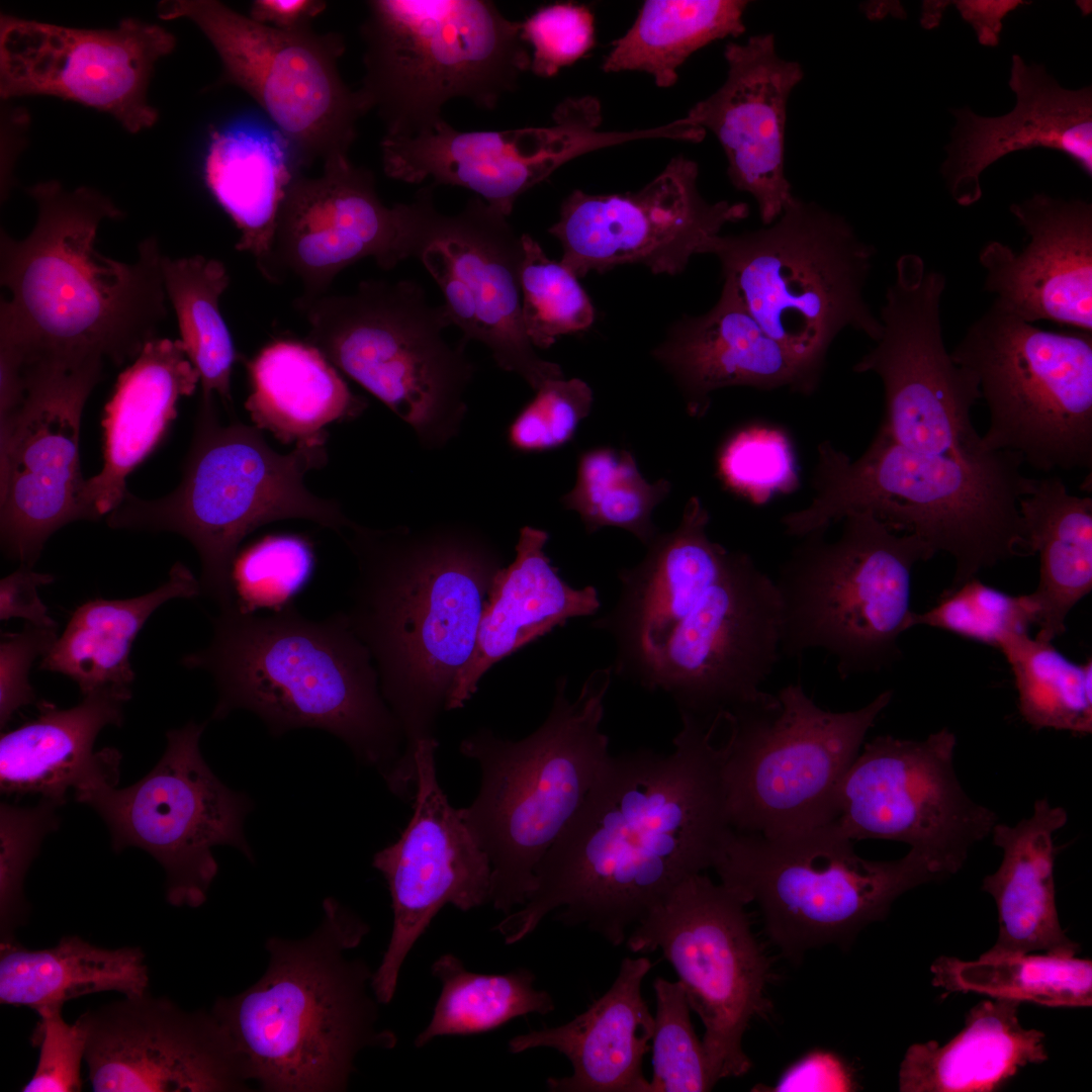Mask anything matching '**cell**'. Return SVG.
I'll use <instances>...</instances> for the list:
<instances>
[{
	"label": "cell",
	"mask_w": 1092,
	"mask_h": 1092,
	"mask_svg": "<svg viewBox=\"0 0 1092 1092\" xmlns=\"http://www.w3.org/2000/svg\"><path fill=\"white\" fill-rule=\"evenodd\" d=\"M679 714L671 753L610 756L538 864L527 902L493 927L507 944L558 910L557 921L618 946L679 882L713 867L732 829L716 738L723 719Z\"/></svg>",
	"instance_id": "cell-1"
},
{
	"label": "cell",
	"mask_w": 1092,
	"mask_h": 1092,
	"mask_svg": "<svg viewBox=\"0 0 1092 1092\" xmlns=\"http://www.w3.org/2000/svg\"><path fill=\"white\" fill-rule=\"evenodd\" d=\"M709 523L692 496L677 527L619 571L617 603L593 622L614 640L613 674L702 718L769 702L762 684L782 655L775 579L710 539Z\"/></svg>",
	"instance_id": "cell-2"
},
{
	"label": "cell",
	"mask_w": 1092,
	"mask_h": 1092,
	"mask_svg": "<svg viewBox=\"0 0 1092 1092\" xmlns=\"http://www.w3.org/2000/svg\"><path fill=\"white\" fill-rule=\"evenodd\" d=\"M343 540L357 573L343 612L369 650L403 735L392 782H416L415 753L434 739L452 685L471 658L504 556L474 526L375 529L352 522Z\"/></svg>",
	"instance_id": "cell-3"
},
{
	"label": "cell",
	"mask_w": 1092,
	"mask_h": 1092,
	"mask_svg": "<svg viewBox=\"0 0 1092 1092\" xmlns=\"http://www.w3.org/2000/svg\"><path fill=\"white\" fill-rule=\"evenodd\" d=\"M32 231L22 240L1 232L0 348L20 363L98 361L121 365L156 339L168 299L156 238L127 263L100 254L99 224L122 212L89 187L57 181L33 185Z\"/></svg>",
	"instance_id": "cell-4"
},
{
	"label": "cell",
	"mask_w": 1092,
	"mask_h": 1092,
	"mask_svg": "<svg viewBox=\"0 0 1092 1092\" xmlns=\"http://www.w3.org/2000/svg\"><path fill=\"white\" fill-rule=\"evenodd\" d=\"M308 936H271L269 964L250 988L216 999L211 1012L239 1055L249 1082L268 1092H334L348 1087L366 1048L390 1050L396 1034L378 1027L379 1003L358 947L369 926L327 898Z\"/></svg>",
	"instance_id": "cell-5"
},
{
	"label": "cell",
	"mask_w": 1092,
	"mask_h": 1092,
	"mask_svg": "<svg viewBox=\"0 0 1092 1092\" xmlns=\"http://www.w3.org/2000/svg\"><path fill=\"white\" fill-rule=\"evenodd\" d=\"M212 626L208 645L181 662L213 678V719L243 709L273 735L326 730L383 778L395 766L401 728L382 697L369 650L343 612L315 621L293 604L265 617L231 605L219 609Z\"/></svg>",
	"instance_id": "cell-6"
},
{
	"label": "cell",
	"mask_w": 1092,
	"mask_h": 1092,
	"mask_svg": "<svg viewBox=\"0 0 1092 1092\" xmlns=\"http://www.w3.org/2000/svg\"><path fill=\"white\" fill-rule=\"evenodd\" d=\"M1018 453L930 455L897 444L879 428L857 458L831 442L818 445L810 503L786 514L785 532L827 530L852 513L872 514L890 529L918 536L935 555L954 559L950 588L980 570L1029 556L1018 502L1035 478Z\"/></svg>",
	"instance_id": "cell-7"
},
{
	"label": "cell",
	"mask_w": 1092,
	"mask_h": 1092,
	"mask_svg": "<svg viewBox=\"0 0 1092 1092\" xmlns=\"http://www.w3.org/2000/svg\"><path fill=\"white\" fill-rule=\"evenodd\" d=\"M612 675V665L592 671L574 700L559 677L546 719L523 739L482 728L460 743L481 771L479 792L460 814L489 858V902L505 915L527 902L538 864L611 756L601 724Z\"/></svg>",
	"instance_id": "cell-8"
},
{
	"label": "cell",
	"mask_w": 1092,
	"mask_h": 1092,
	"mask_svg": "<svg viewBox=\"0 0 1092 1092\" xmlns=\"http://www.w3.org/2000/svg\"><path fill=\"white\" fill-rule=\"evenodd\" d=\"M328 462L326 443L296 444L281 454L260 429L239 421L222 425L215 399H200L195 431L179 485L157 499L128 490L108 514L113 529L172 532L186 538L201 563V594L218 609L234 603L232 573L239 546L261 526L303 519L342 536L353 521L338 502L304 483Z\"/></svg>",
	"instance_id": "cell-9"
},
{
	"label": "cell",
	"mask_w": 1092,
	"mask_h": 1092,
	"mask_svg": "<svg viewBox=\"0 0 1092 1092\" xmlns=\"http://www.w3.org/2000/svg\"><path fill=\"white\" fill-rule=\"evenodd\" d=\"M360 32L358 92L385 136L412 138L444 120V104L466 98L492 109L530 69L522 22L484 0H371Z\"/></svg>",
	"instance_id": "cell-10"
},
{
	"label": "cell",
	"mask_w": 1092,
	"mask_h": 1092,
	"mask_svg": "<svg viewBox=\"0 0 1092 1092\" xmlns=\"http://www.w3.org/2000/svg\"><path fill=\"white\" fill-rule=\"evenodd\" d=\"M700 254L716 256L723 284L763 331L816 379L845 329L876 342L882 324L864 299L876 254L841 215L793 196L756 231L716 235Z\"/></svg>",
	"instance_id": "cell-11"
},
{
	"label": "cell",
	"mask_w": 1092,
	"mask_h": 1092,
	"mask_svg": "<svg viewBox=\"0 0 1092 1092\" xmlns=\"http://www.w3.org/2000/svg\"><path fill=\"white\" fill-rule=\"evenodd\" d=\"M841 522L835 540H826L825 530L800 537L775 583L782 655L822 649L846 678L900 658L898 641L912 612V570L934 554L918 536L896 532L870 513Z\"/></svg>",
	"instance_id": "cell-12"
},
{
	"label": "cell",
	"mask_w": 1092,
	"mask_h": 1092,
	"mask_svg": "<svg viewBox=\"0 0 1092 1092\" xmlns=\"http://www.w3.org/2000/svg\"><path fill=\"white\" fill-rule=\"evenodd\" d=\"M712 868L723 885L759 907L768 936L793 959L849 943L885 918L899 896L949 877L911 848L895 860L866 859L835 821L771 837L731 829Z\"/></svg>",
	"instance_id": "cell-13"
},
{
	"label": "cell",
	"mask_w": 1092,
	"mask_h": 1092,
	"mask_svg": "<svg viewBox=\"0 0 1092 1092\" xmlns=\"http://www.w3.org/2000/svg\"><path fill=\"white\" fill-rule=\"evenodd\" d=\"M302 311L305 342L412 427L422 445L439 448L458 435L474 365L466 345L446 341L451 317L420 284L365 280Z\"/></svg>",
	"instance_id": "cell-14"
},
{
	"label": "cell",
	"mask_w": 1092,
	"mask_h": 1092,
	"mask_svg": "<svg viewBox=\"0 0 1092 1092\" xmlns=\"http://www.w3.org/2000/svg\"><path fill=\"white\" fill-rule=\"evenodd\" d=\"M892 697L885 691L857 710L833 712L790 684L766 704L725 712L731 828L771 837L835 821L843 779Z\"/></svg>",
	"instance_id": "cell-15"
},
{
	"label": "cell",
	"mask_w": 1092,
	"mask_h": 1092,
	"mask_svg": "<svg viewBox=\"0 0 1092 1092\" xmlns=\"http://www.w3.org/2000/svg\"><path fill=\"white\" fill-rule=\"evenodd\" d=\"M950 356L988 406L987 450L1040 471L1091 470V332L1042 330L992 303Z\"/></svg>",
	"instance_id": "cell-16"
},
{
	"label": "cell",
	"mask_w": 1092,
	"mask_h": 1092,
	"mask_svg": "<svg viewBox=\"0 0 1092 1092\" xmlns=\"http://www.w3.org/2000/svg\"><path fill=\"white\" fill-rule=\"evenodd\" d=\"M159 16L193 22L214 48L225 82L251 96L289 146L296 164L349 158L357 122L367 113L344 82V38L311 27L284 31L216 0L160 2Z\"/></svg>",
	"instance_id": "cell-17"
},
{
	"label": "cell",
	"mask_w": 1092,
	"mask_h": 1092,
	"mask_svg": "<svg viewBox=\"0 0 1092 1092\" xmlns=\"http://www.w3.org/2000/svg\"><path fill=\"white\" fill-rule=\"evenodd\" d=\"M747 904L702 873L679 882L626 938L633 952L661 950L704 1025L702 1039L715 1083L746 1074L742 1046L755 1016L765 1014L769 962L755 940Z\"/></svg>",
	"instance_id": "cell-18"
},
{
	"label": "cell",
	"mask_w": 1092,
	"mask_h": 1092,
	"mask_svg": "<svg viewBox=\"0 0 1092 1092\" xmlns=\"http://www.w3.org/2000/svg\"><path fill=\"white\" fill-rule=\"evenodd\" d=\"M204 727L192 721L168 731L162 758L135 784L74 793L106 823L115 852L140 847L163 867L167 901L177 907L206 901L218 871L214 846L231 845L253 858L244 834L250 801L222 784L203 759Z\"/></svg>",
	"instance_id": "cell-19"
},
{
	"label": "cell",
	"mask_w": 1092,
	"mask_h": 1092,
	"mask_svg": "<svg viewBox=\"0 0 1092 1092\" xmlns=\"http://www.w3.org/2000/svg\"><path fill=\"white\" fill-rule=\"evenodd\" d=\"M942 273L915 254L896 263L880 312L882 334L853 366L883 383L885 416L880 429L913 452L976 456L987 450L972 424L981 399L974 374L947 352L940 322Z\"/></svg>",
	"instance_id": "cell-20"
},
{
	"label": "cell",
	"mask_w": 1092,
	"mask_h": 1092,
	"mask_svg": "<svg viewBox=\"0 0 1092 1092\" xmlns=\"http://www.w3.org/2000/svg\"><path fill=\"white\" fill-rule=\"evenodd\" d=\"M105 364H17L23 395L0 419V533L3 551L32 567L47 540L85 506L79 459L81 416Z\"/></svg>",
	"instance_id": "cell-21"
},
{
	"label": "cell",
	"mask_w": 1092,
	"mask_h": 1092,
	"mask_svg": "<svg viewBox=\"0 0 1092 1092\" xmlns=\"http://www.w3.org/2000/svg\"><path fill=\"white\" fill-rule=\"evenodd\" d=\"M431 184L411 202L386 206L373 174L339 158L323 164L316 177L297 175L284 198L265 278L298 281L296 306L303 310L329 294L335 278L373 258L389 270L421 255L435 210Z\"/></svg>",
	"instance_id": "cell-22"
},
{
	"label": "cell",
	"mask_w": 1092,
	"mask_h": 1092,
	"mask_svg": "<svg viewBox=\"0 0 1092 1092\" xmlns=\"http://www.w3.org/2000/svg\"><path fill=\"white\" fill-rule=\"evenodd\" d=\"M956 744L947 728L924 740L883 735L866 743L842 782L839 829L853 841L906 843L949 876L958 873L997 817L963 790L953 767Z\"/></svg>",
	"instance_id": "cell-23"
},
{
	"label": "cell",
	"mask_w": 1092,
	"mask_h": 1092,
	"mask_svg": "<svg viewBox=\"0 0 1092 1092\" xmlns=\"http://www.w3.org/2000/svg\"><path fill=\"white\" fill-rule=\"evenodd\" d=\"M698 177V165L678 156L638 191H572L548 230L561 244V264L577 278L627 264L684 272L707 240L748 215L746 203L704 199Z\"/></svg>",
	"instance_id": "cell-24"
},
{
	"label": "cell",
	"mask_w": 1092,
	"mask_h": 1092,
	"mask_svg": "<svg viewBox=\"0 0 1092 1092\" xmlns=\"http://www.w3.org/2000/svg\"><path fill=\"white\" fill-rule=\"evenodd\" d=\"M176 46L163 26L122 19L110 29H81L1 15L0 94L52 95L115 117L130 132L151 127L148 101L157 61Z\"/></svg>",
	"instance_id": "cell-25"
},
{
	"label": "cell",
	"mask_w": 1092,
	"mask_h": 1092,
	"mask_svg": "<svg viewBox=\"0 0 1092 1092\" xmlns=\"http://www.w3.org/2000/svg\"><path fill=\"white\" fill-rule=\"evenodd\" d=\"M553 119L550 126L500 131L457 130L444 119L432 131L416 136L384 135L383 171L405 183L430 178L436 186L464 187L508 217L521 195L570 160L654 138L651 128L601 130L600 105L589 97L563 101Z\"/></svg>",
	"instance_id": "cell-26"
},
{
	"label": "cell",
	"mask_w": 1092,
	"mask_h": 1092,
	"mask_svg": "<svg viewBox=\"0 0 1092 1092\" xmlns=\"http://www.w3.org/2000/svg\"><path fill=\"white\" fill-rule=\"evenodd\" d=\"M437 747L436 738L418 744L413 816L398 840L373 856L393 913L390 939L371 983L380 1004L393 999L406 956L445 905L469 911L489 902V858L439 784Z\"/></svg>",
	"instance_id": "cell-27"
},
{
	"label": "cell",
	"mask_w": 1092,
	"mask_h": 1092,
	"mask_svg": "<svg viewBox=\"0 0 1092 1092\" xmlns=\"http://www.w3.org/2000/svg\"><path fill=\"white\" fill-rule=\"evenodd\" d=\"M419 259L438 284L464 345L483 344L495 363L535 391L562 378L561 367L541 358L523 324V246L507 216L479 196L452 215L436 209Z\"/></svg>",
	"instance_id": "cell-28"
},
{
	"label": "cell",
	"mask_w": 1092,
	"mask_h": 1092,
	"mask_svg": "<svg viewBox=\"0 0 1092 1092\" xmlns=\"http://www.w3.org/2000/svg\"><path fill=\"white\" fill-rule=\"evenodd\" d=\"M84 1061L95 1092H226L249 1088L211 1011L189 1012L149 991L91 1009Z\"/></svg>",
	"instance_id": "cell-29"
},
{
	"label": "cell",
	"mask_w": 1092,
	"mask_h": 1092,
	"mask_svg": "<svg viewBox=\"0 0 1092 1092\" xmlns=\"http://www.w3.org/2000/svg\"><path fill=\"white\" fill-rule=\"evenodd\" d=\"M724 56L726 80L686 118L714 133L731 183L756 200L761 221L769 225L794 196L785 174V127L788 100L803 70L778 55L770 33L730 42Z\"/></svg>",
	"instance_id": "cell-30"
},
{
	"label": "cell",
	"mask_w": 1092,
	"mask_h": 1092,
	"mask_svg": "<svg viewBox=\"0 0 1092 1092\" xmlns=\"http://www.w3.org/2000/svg\"><path fill=\"white\" fill-rule=\"evenodd\" d=\"M1010 211L1027 235L1020 251L989 242L979 254L997 306L1034 324L1092 333V205L1037 193Z\"/></svg>",
	"instance_id": "cell-31"
},
{
	"label": "cell",
	"mask_w": 1092,
	"mask_h": 1092,
	"mask_svg": "<svg viewBox=\"0 0 1092 1092\" xmlns=\"http://www.w3.org/2000/svg\"><path fill=\"white\" fill-rule=\"evenodd\" d=\"M1009 86L1014 108L984 117L970 108L952 109L957 123L941 174L952 198L970 206L982 196L980 175L1000 158L1042 147L1066 154L1092 176V88L1061 87L1043 66L1012 56Z\"/></svg>",
	"instance_id": "cell-32"
},
{
	"label": "cell",
	"mask_w": 1092,
	"mask_h": 1092,
	"mask_svg": "<svg viewBox=\"0 0 1092 1092\" xmlns=\"http://www.w3.org/2000/svg\"><path fill=\"white\" fill-rule=\"evenodd\" d=\"M652 355L673 378L688 414L698 419L707 414L718 389L788 388L810 395L820 382L763 331L725 284L707 312L674 322Z\"/></svg>",
	"instance_id": "cell-33"
},
{
	"label": "cell",
	"mask_w": 1092,
	"mask_h": 1092,
	"mask_svg": "<svg viewBox=\"0 0 1092 1092\" xmlns=\"http://www.w3.org/2000/svg\"><path fill=\"white\" fill-rule=\"evenodd\" d=\"M652 963L625 958L612 986L567 1023L533 1029L509 1040V1052L548 1048L569 1061L572 1073L550 1077L552 1092H648L643 1059L651 1051L654 1015L642 995Z\"/></svg>",
	"instance_id": "cell-34"
},
{
	"label": "cell",
	"mask_w": 1092,
	"mask_h": 1092,
	"mask_svg": "<svg viewBox=\"0 0 1092 1092\" xmlns=\"http://www.w3.org/2000/svg\"><path fill=\"white\" fill-rule=\"evenodd\" d=\"M129 687L107 686L84 696L70 709L37 703L38 716L0 739V790L6 795L36 794L61 806L70 789L116 786L120 752L94 751L106 725L121 726Z\"/></svg>",
	"instance_id": "cell-35"
},
{
	"label": "cell",
	"mask_w": 1092,
	"mask_h": 1092,
	"mask_svg": "<svg viewBox=\"0 0 1092 1092\" xmlns=\"http://www.w3.org/2000/svg\"><path fill=\"white\" fill-rule=\"evenodd\" d=\"M548 539L539 528L520 530L515 558L492 581L473 654L452 685L446 711L462 708L496 662L569 619L594 615L601 608L595 586L575 588L561 578L545 553Z\"/></svg>",
	"instance_id": "cell-36"
},
{
	"label": "cell",
	"mask_w": 1092,
	"mask_h": 1092,
	"mask_svg": "<svg viewBox=\"0 0 1092 1092\" xmlns=\"http://www.w3.org/2000/svg\"><path fill=\"white\" fill-rule=\"evenodd\" d=\"M198 383L180 339L148 342L119 374L102 419L103 468L84 485L93 521L120 505L128 474L156 448L176 418L179 399L192 395Z\"/></svg>",
	"instance_id": "cell-37"
},
{
	"label": "cell",
	"mask_w": 1092,
	"mask_h": 1092,
	"mask_svg": "<svg viewBox=\"0 0 1092 1092\" xmlns=\"http://www.w3.org/2000/svg\"><path fill=\"white\" fill-rule=\"evenodd\" d=\"M1067 822L1061 807L1035 801L1033 813L1015 826L996 823L993 842L1003 850L998 870L982 889L997 907L998 937L984 954L1043 953L1076 956L1079 944L1061 927L1056 904L1054 833Z\"/></svg>",
	"instance_id": "cell-38"
},
{
	"label": "cell",
	"mask_w": 1092,
	"mask_h": 1092,
	"mask_svg": "<svg viewBox=\"0 0 1092 1092\" xmlns=\"http://www.w3.org/2000/svg\"><path fill=\"white\" fill-rule=\"evenodd\" d=\"M1019 1001L984 1000L970 1009L965 1027L946 1043L908 1048L899 1070L901 1092H991L1022 1068L1048 1060L1042 1031L1024 1028Z\"/></svg>",
	"instance_id": "cell-39"
},
{
	"label": "cell",
	"mask_w": 1092,
	"mask_h": 1092,
	"mask_svg": "<svg viewBox=\"0 0 1092 1092\" xmlns=\"http://www.w3.org/2000/svg\"><path fill=\"white\" fill-rule=\"evenodd\" d=\"M247 369L251 392L246 410L256 428L284 444L326 443L328 425L352 420L367 405L305 341L274 342L249 361Z\"/></svg>",
	"instance_id": "cell-40"
},
{
	"label": "cell",
	"mask_w": 1092,
	"mask_h": 1092,
	"mask_svg": "<svg viewBox=\"0 0 1092 1092\" xmlns=\"http://www.w3.org/2000/svg\"><path fill=\"white\" fill-rule=\"evenodd\" d=\"M295 168L278 133L234 127L210 134L203 166L206 186L240 232L236 249L252 256L263 276Z\"/></svg>",
	"instance_id": "cell-41"
},
{
	"label": "cell",
	"mask_w": 1092,
	"mask_h": 1092,
	"mask_svg": "<svg viewBox=\"0 0 1092 1092\" xmlns=\"http://www.w3.org/2000/svg\"><path fill=\"white\" fill-rule=\"evenodd\" d=\"M1018 508L1029 553L1039 555L1038 584L1028 595L1039 627L1035 637L1052 641L1092 589V497L1070 493L1060 477L1035 478Z\"/></svg>",
	"instance_id": "cell-42"
},
{
	"label": "cell",
	"mask_w": 1092,
	"mask_h": 1092,
	"mask_svg": "<svg viewBox=\"0 0 1092 1092\" xmlns=\"http://www.w3.org/2000/svg\"><path fill=\"white\" fill-rule=\"evenodd\" d=\"M200 595L199 580L176 562L168 579L150 593L86 602L72 614L61 637L41 658L39 669L69 676L84 696L107 686L129 687L134 679L129 652L147 620L168 601Z\"/></svg>",
	"instance_id": "cell-43"
},
{
	"label": "cell",
	"mask_w": 1092,
	"mask_h": 1092,
	"mask_svg": "<svg viewBox=\"0 0 1092 1092\" xmlns=\"http://www.w3.org/2000/svg\"><path fill=\"white\" fill-rule=\"evenodd\" d=\"M150 977L140 947H99L77 935L57 945L28 949L15 939L0 943V1002L34 1011L88 994L114 991L124 996L149 991Z\"/></svg>",
	"instance_id": "cell-44"
},
{
	"label": "cell",
	"mask_w": 1092,
	"mask_h": 1092,
	"mask_svg": "<svg viewBox=\"0 0 1092 1092\" xmlns=\"http://www.w3.org/2000/svg\"><path fill=\"white\" fill-rule=\"evenodd\" d=\"M740 0H648L629 30L614 41L603 70L640 71L659 87H670L677 69L696 51L744 32Z\"/></svg>",
	"instance_id": "cell-45"
},
{
	"label": "cell",
	"mask_w": 1092,
	"mask_h": 1092,
	"mask_svg": "<svg viewBox=\"0 0 1092 1092\" xmlns=\"http://www.w3.org/2000/svg\"><path fill=\"white\" fill-rule=\"evenodd\" d=\"M164 284L179 325L180 340L200 375L201 399L218 398L231 415L236 351L219 309L230 284L225 266L202 255L162 260Z\"/></svg>",
	"instance_id": "cell-46"
},
{
	"label": "cell",
	"mask_w": 1092,
	"mask_h": 1092,
	"mask_svg": "<svg viewBox=\"0 0 1092 1092\" xmlns=\"http://www.w3.org/2000/svg\"><path fill=\"white\" fill-rule=\"evenodd\" d=\"M930 970L932 984L947 992H974L1048 1007L1092 1005V962L1075 956L983 953L975 961L943 956Z\"/></svg>",
	"instance_id": "cell-47"
},
{
	"label": "cell",
	"mask_w": 1092,
	"mask_h": 1092,
	"mask_svg": "<svg viewBox=\"0 0 1092 1092\" xmlns=\"http://www.w3.org/2000/svg\"><path fill=\"white\" fill-rule=\"evenodd\" d=\"M431 971L442 989L430 1023L415 1038L417 1048L438 1036L488 1032L515 1018L546 1015L555 1008L551 995L536 989L535 975L524 968L502 975L473 973L455 954L445 953Z\"/></svg>",
	"instance_id": "cell-48"
},
{
	"label": "cell",
	"mask_w": 1092,
	"mask_h": 1092,
	"mask_svg": "<svg viewBox=\"0 0 1092 1092\" xmlns=\"http://www.w3.org/2000/svg\"><path fill=\"white\" fill-rule=\"evenodd\" d=\"M999 650L1009 663L1022 718L1035 729L1092 730V661L1069 660L1052 641L1010 635Z\"/></svg>",
	"instance_id": "cell-49"
},
{
	"label": "cell",
	"mask_w": 1092,
	"mask_h": 1092,
	"mask_svg": "<svg viewBox=\"0 0 1092 1092\" xmlns=\"http://www.w3.org/2000/svg\"><path fill=\"white\" fill-rule=\"evenodd\" d=\"M670 488L664 478L648 482L630 452L599 448L580 456L575 484L561 502L579 515L587 533L621 528L647 545L658 534L652 512Z\"/></svg>",
	"instance_id": "cell-50"
},
{
	"label": "cell",
	"mask_w": 1092,
	"mask_h": 1092,
	"mask_svg": "<svg viewBox=\"0 0 1092 1092\" xmlns=\"http://www.w3.org/2000/svg\"><path fill=\"white\" fill-rule=\"evenodd\" d=\"M522 315L535 348L546 349L567 334L588 329L595 320L593 303L578 278L561 262L547 257L539 243L521 235Z\"/></svg>",
	"instance_id": "cell-51"
},
{
	"label": "cell",
	"mask_w": 1092,
	"mask_h": 1092,
	"mask_svg": "<svg viewBox=\"0 0 1092 1092\" xmlns=\"http://www.w3.org/2000/svg\"><path fill=\"white\" fill-rule=\"evenodd\" d=\"M656 1010L651 1037L652 1077L648 1092H705L714 1082L703 1042L695 1032L684 986L653 981Z\"/></svg>",
	"instance_id": "cell-52"
},
{
	"label": "cell",
	"mask_w": 1092,
	"mask_h": 1092,
	"mask_svg": "<svg viewBox=\"0 0 1092 1092\" xmlns=\"http://www.w3.org/2000/svg\"><path fill=\"white\" fill-rule=\"evenodd\" d=\"M1036 622L1028 595L1011 596L977 576L947 589L923 613L911 612L909 629L924 625L997 648L1012 634L1028 632Z\"/></svg>",
	"instance_id": "cell-53"
},
{
	"label": "cell",
	"mask_w": 1092,
	"mask_h": 1092,
	"mask_svg": "<svg viewBox=\"0 0 1092 1092\" xmlns=\"http://www.w3.org/2000/svg\"><path fill=\"white\" fill-rule=\"evenodd\" d=\"M314 566L311 544L291 534L263 538L239 553L233 567L234 606L244 613L280 611L309 580Z\"/></svg>",
	"instance_id": "cell-54"
},
{
	"label": "cell",
	"mask_w": 1092,
	"mask_h": 1092,
	"mask_svg": "<svg viewBox=\"0 0 1092 1092\" xmlns=\"http://www.w3.org/2000/svg\"><path fill=\"white\" fill-rule=\"evenodd\" d=\"M59 806L40 798L33 807L0 805V934L1 942L14 940V931L26 922L28 904L23 883L42 839L60 825Z\"/></svg>",
	"instance_id": "cell-55"
},
{
	"label": "cell",
	"mask_w": 1092,
	"mask_h": 1092,
	"mask_svg": "<svg viewBox=\"0 0 1092 1092\" xmlns=\"http://www.w3.org/2000/svg\"><path fill=\"white\" fill-rule=\"evenodd\" d=\"M725 483L754 504H764L799 484L791 443L780 430L752 427L731 437L719 456Z\"/></svg>",
	"instance_id": "cell-56"
},
{
	"label": "cell",
	"mask_w": 1092,
	"mask_h": 1092,
	"mask_svg": "<svg viewBox=\"0 0 1092 1092\" xmlns=\"http://www.w3.org/2000/svg\"><path fill=\"white\" fill-rule=\"evenodd\" d=\"M593 400L592 388L579 378L546 381L510 425V445L521 452L562 446L589 415Z\"/></svg>",
	"instance_id": "cell-57"
},
{
	"label": "cell",
	"mask_w": 1092,
	"mask_h": 1092,
	"mask_svg": "<svg viewBox=\"0 0 1092 1092\" xmlns=\"http://www.w3.org/2000/svg\"><path fill=\"white\" fill-rule=\"evenodd\" d=\"M521 37L533 49L530 69L537 76L552 77L593 48L594 16L579 4L544 6L522 22Z\"/></svg>",
	"instance_id": "cell-58"
},
{
	"label": "cell",
	"mask_w": 1092,
	"mask_h": 1092,
	"mask_svg": "<svg viewBox=\"0 0 1092 1092\" xmlns=\"http://www.w3.org/2000/svg\"><path fill=\"white\" fill-rule=\"evenodd\" d=\"M63 1006L42 1007L31 1035L33 1046L39 1050L31 1078L23 1092L81 1091V1065L86 1052V1029L79 1018L69 1024L62 1014Z\"/></svg>",
	"instance_id": "cell-59"
},
{
	"label": "cell",
	"mask_w": 1092,
	"mask_h": 1092,
	"mask_svg": "<svg viewBox=\"0 0 1092 1092\" xmlns=\"http://www.w3.org/2000/svg\"><path fill=\"white\" fill-rule=\"evenodd\" d=\"M26 623L20 632L1 635V728L19 708L36 703L35 693L29 684V670L34 660L43 657L58 639L56 627Z\"/></svg>",
	"instance_id": "cell-60"
},
{
	"label": "cell",
	"mask_w": 1092,
	"mask_h": 1092,
	"mask_svg": "<svg viewBox=\"0 0 1092 1092\" xmlns=\"http://www.w3.org/2000/svg\"><path fill=\"white\" fill-rule=\"evenodd\" d=\"M854 1073L837 1055L816 1050L792 1064L771 1091H853Z\"/></svg>",
	"instance_id": "cell-61"
},
{
	"label": "cell",
	"mask_w": 1092,
	"mask_h": 1092,
	"mask_svg": "<svg viewBox=\"0 0 1092 1092\" xmlns=\"http://www.w3.org/2000/svg\"><path fill=\"white\" fill-rule=\"evenodd\" d=\"M55 577L49 573L35 572L26 565H21L0 582V619L22 618L28 623L56 627L57 623L49 616L48 609L41 602L37 588L52 583Z\"/></svg>",
	"instance_id": "cell-62"
},
{
	"label": "cell",
	"mask_w": 1092,
	"mask_h": 1092,
	"mask_svg": "<svg viewBox=\"0 0 1092 1092\" xmlns=\"http://www.w3.org/2000/svg\"><path fill=\"white\" fill-rule=\"evenodd\" d=\"M328 6L323 0H254L249 17L284 31L311 27L310 22Z\"/></svg>",
	"instance_id": "cell-63"
},
{
	"label": "cell",
	"mask_w": 1092,
	"mask_h": 1092,
	"mask_svg": "<svg viewBox=\"0 0 1092 1092\" xmlns=\"http://www.w3.org/2000/svg\"><path fill=\"white\" fill-rule=\"evenodd\" d=\"M962 17L972 24L983 46L995 47L999 42L1002 18L1022 5L1023 1H957Z\"/></svg>",
	"instance_id": "cell-64"
}]
</instances>
